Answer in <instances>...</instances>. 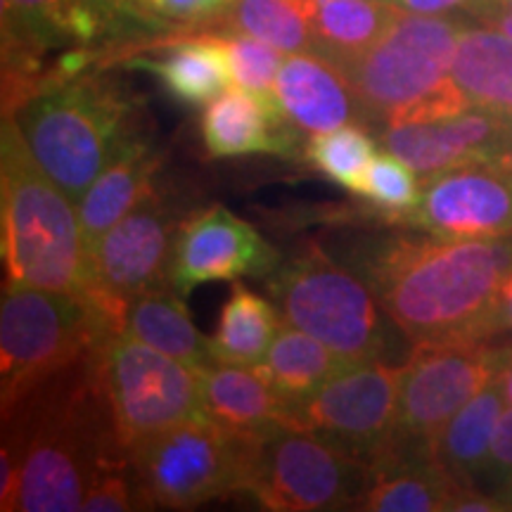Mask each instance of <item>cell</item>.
<instances>
[{
  "label": "cell",
  "mask_w": 512,
  "mask_h": 512,
  "mask_svg": "<svg viewBox=\"0 0 512 512\" xmlns=\"http://www.w3.org/2000/svg\"><path fill=\"white\" fill-rule=\"evenodd\" d=\"M313 53L349 67L373 48L399 10L389 0H304Z\"/></svg>",
  "instance_id": "484cf974"
},
{
  "label": "cell",
  "mask_w": 512,
  "mask_h": 512,
  "mask_svg": "<svg viewBox=\"0 0 512 512\" xmlns=\"http://www.w3.org/2000/svg\"><path fill=\"white\" fill-rule=\"evenodd\" d=\"M273 95L285 119L306 136L351 124L370 126L366 107L344 69L313 50L285 55Z\"/></svg>",
  "instance_id": "ac0fdd59"
},
{
  "label": "cell",
  "mask_w": 512,
  "mask_h": 512,
  "mask_svg": "<svg viewBox=\"0 0 512 512\" xmlns=\"http://www.w3.org/2000/svg\"><path fill=\"white\" fill-rule=\"evenodd\" d=\"M162 34H190L219 27L233 0H124Z\"/></svg>",
  "instance_id": "836d02e7"
},
{
  "label": "cell",
  "mask_w": 512,
  "mask_h": 512,
  "mask_svg": "<svg viewBox=\"0 0 512 512\" xmlns=\"http://www.w3.org/2000/svg\"><path fill=\"white\" fill-rule=\"evenodd\" d=\"M465 17L451 81L470 107L512 117V38L479 19Z\"/></svg>",
  "instance_id": "cb8c5ba5"
},
{
  "label": "cell",
  "mask_w": 512,
  "mask_h": 512,
  "mask_svg": "<svg viewBox=\"0 0 512 512\" xmlns=\"http://www.w3.org/2000/svg\"><path fill=\"white\" fill-rule=\"evenodd\" d=\"M501 157L508 159V162H512V131H510V136H508V143H505V147H503V155Z\"/></svg>",
  "instance_id": "7bdbcfd3"
},
{
  "label": "cell",
  "mask_w": 512,
  "mask_h": 512,
  "mask_svg": "<svg viewBox=\"0 0 512 512\" xmlns=\"http://www.w3.org/2000/svg\"><path fill=\"white\" fill-rule=\"evenodd\" d=\"M373 479L356 510L441 512L463 482L453 479L432 453L387 448L373 463Z\"/></svg>",
  "instance_id": "7402d4cb"
},
{
  "label": "cell",
  "mask_w": 512,
  "mask_h": 512,
  "mask_svg": "<svg viewBox=\"0 0 512 512\" xmlns=\"http://www.w3.org/2000/svg\"><path fill=\"white\" fill-rule=\"evenodd\" d=\"M344 363L351 361L339 358L335 351L311 337L309 332L294 328L283 320L261 366L266 368L273 387L278 389L287 406L297 411Z\"/></svg>",
  "instance_id": "f1b7e54d"
},
{
  "label": "cell",
  "mask_w": 512,
  "mask_h": 512,
  "mask_svg": "<svg viewBox=\"0 0 512 512\" xmlns=\"http://www.w3.org/2000/svg\"><path fill=\"white\" fill-rule=\"evenodd\" d=\"M505 363V349L491 347L486 339L415 347L403 363L399 415L387 448L432 453L453 415L494 382Z\"/></svg>",
  "instance_id": "7c38bea8"
},
{
  "label": "cell",
  "mask_w": 512,
  "mask_h": 512,
  "mask_svg": "<svg viewBox=\"0 0 512 512\" xmlns=\"http://www.w3.org/2000/svg\"><path fill=\"white\" fill-rule=\"evenodd\" d=\"M512 510L501 496H486L477 484H460L451 498L448 512H505Z\"/></svg>",
  "instance_id": "8d00e7d4"
},
{
  "label": "cell",
  "mask_w": 512,
  "mask_h": 512,
  "mask_svg": "<svg viewBox=\"0 0 512 512\" xmlns=\"http://www.w3.org/2000/svg\"><path fill=\"white\" fill-rule=\"evenodd\" d=\"M214 34L226 50L230 79L235 86L245 88V91L264 100H275V79H278L280 67L285 62L283 50L268 46L254 36L240 34V31L221 29Z\"/></svg>",
  "instance_id": "1f68e13d"
},
{
  "label": "cell",
  "mask_w": 512,
  "mask_h": 512,
  "mask_svg": "<svg viewBox=\"0 0 512 512\" xmlns=\"http://www.w3.org/2000/svg\"><path fill=\"white\" fill-rule=\"evenodd\" d=\"M268 292L285 323L309 332L344 361H389L394 323L375 292L316 242L280 261Z\"/></svg>",
  "instance_id": "52a82bcc"
},
{
  "label": "cell",
  "mask_w": 512,
  "mask_h": 512,
  "mask_svg": "<svg viewBox=\"0 0 512 512\" xmlns=\"http://www.w3.org/2000/svg\"><path fill=\"white\" fill-rule=\"evenodd\" d=\"M512 131V117L467 107L425 119H401L380 126L377 143L406 162L420 178L477 159L501 157Z\"/></svg>",
  "instance_id": "e0dca14e"
},
{
  "label": "cell",
  "mask_w": 512,
  "mask_h": 512,
  "mask_svg": "<svg viewBox=\"0 0 512 512\" xmlns=\"http://www.w3.org/2000/svg\"><path fill=\"white\" fill-rule=\"evenodd\" d=\"M202 418L238 437L256 439L278 427H302L264 366H214L200 373Z\"/></svg>",
  "instance_id": "ffe728a7"
},
{
  "label": "cell",
  "mask_w": 512,
  "mask_h": 512,
  "mask_svg": "<svg viewBox=\"0 0 512 512\" xmlns=\"http://www.w3.org/2000/svg\"><path fill=\"white\" fill-rule=\"evenodd\" d=\"M119 325L91 299L3 287L0 304V396L3 413L31 389L98 349Z\"/></svg>",
  "instance_id": "ba28073f"
},
{
  "label": "cell",
  "mask_w": 512,
  "mask_h": 512,
  "mask_svg": "<svg viewBox=\"0 0 512 512\" xmlns=\"http://www.w3.org/2000/svg\"><path fill=\"white\" fill-rule=\"evenodd\" d=\"M501 498L512 508V479H510V482H505V491H503Z\"/></svg>",
  "instance_id": "b9f144b4"
},
{
  "label": "cell",
  "mask_w": 512,
  "mask_h": 512,
  "mask_svg": "<svg viewBox=\"0 0 512 512\" xmlns=\"http://www.w3.org/2000/svg\"><path fill=\"white\" fill-rule=\"evenodd\" d=\"M486 470L496 472L503 482H510L512 479V406L505 408L501 418H498Z\"/></svg>",
  "instance_id": "d590c367"
},
{
  "label": "cell",
  "mask_w": 512,
  "mask_h": 512,
  "mask_svg": "<svg viewBox=\"0 0 512 512\" xmlns=\"http://www.w3.org/2000/svg\"><path fill=\"white\" fill-rule=\"evenodd\" d=\"M396 10L413 15H465L484 0H389Z\"/></svg>",
  "instance_id": "74e56055"
},
{
  "label": "cell",
  "mask_w": 512,
  "mask_h": 512,
  "mask_svg": "<svg viewBox=\"0 0 512 512\" xmlns=\"http://www.w3.org/2000/svg\"><path fill=\"white\" fill-rule=\"evenodd\" d=\"M494 3H498V5H503L505 10H510L512 12V0H494Z\"/></svg>",
  "instance_id": "ee69618b"
},
{
  "label": "cell",
  "mask_w": 512,
  "mask_h": 512,
  "mask_svg": "<svg viewBox=\"0 0 512 512\" xmlns=\"http://www.w3.org/2000/svg\"><path fill=\"white\" fill-rule=\"evenodd\" d=\"M373 465L347 448L306 430L278 427L252 439L245 491L264 510H356Z\"/></svg>",
  "instance_id": "9c48e42d"
},
{
  "label": "cell",
  "mask_w": 512,
  "mask_h": 512,
  "mask_svg": "<svg viewBox=\"0 0 512 512\" xmlns=\"http://www.w3.org/2000/svg\"><path fill=\"white\" fill-rule=\"evenodd\" d=\"M0 249L5 285L95 302L93 261L76 202L36 164L10 117L0 136Z\"/></svg>",
  "instance_id": "3957f363"
},
{
  "label": "cell",
  "mask_w": 512,
  "mask_h": 512,
  "mask_svg": "<svg viewBox=\"0 0 512 512\" xmlns=\"http://www.w3.org/2000/svg\"><path fill=\"white\" fill-rule=\"evenodd\" d=\"M491 332H494V337L503 335V332H512V268L503 278L501 290H498Z\"/></svg>",
  "instance_id": "ab89813d"
},
{
  "label": "cell",
  "mask_w": 512,
  "mask_h": 512,
  "mask_svg": "<svg viewBox=\"0 0 512 512\" xmlns=\"http://www.w3.org/2000/svg\"><path fill=\"white\" fill-rule=\"evenodd\" d=\"M86 512H121L138 510L136 484H133L131 465H112L100 470L88 486L83 498Z\"/></svg>",
  "instance_id": "e575fe53"
},
{
  "label": "cell",
  "mask_w": 512,
  "mask_h": 512,
  "mask_svg": "<svg viewBox=\"0 0 512 512\" xmlns=\"http://www.w3.org/2000/svg\"><path fill=\"white\" fill-rule=\"evenodd\" d=\"M280 266V254L264 235L233 211L214 204L178 228L169 287L185 299L197 285L216 280L264 278Z\"/></svg>",
  "instance_id": "2e32d148"
},
{
  "label": "cell",
  "mask_w": 512,
  "mask_h": 512,
  "mask_svg": "<svg viewBox=\"0 0 512 512\" xmlns=\"http://www.w3.org/2000/svg\"><path fill=\"white\" fill-rule=\"evenodd\" d=\"M280 325H283V313L273 299L259 297L249 287L235 283L221 309L216 335L211 337L216 363L261 366Z\"/></svg>",
  "instance_id": "83f0119b"
},
{
  "label": "cell",
  "mask_w": 512,
  "mask_h": 512,
  "mask_svg": "<svg viewBox=\"0 0 512 512\" xmlns=\"http://www.w3.org/2000/svg\"><path fill=\"white\" fill-rule=\"evenodd\" d=\"M98 370L128 458L157 434L202 418L200 373L128 332H114L100 344Z\"/></svg>",
  "instance_id": "8fae6325"
},
{
  "label": "cell",
  "mask_w": 512,
  "mask_h": 512,
  "mask_svg": "<svg viewBox=\"0 0 512 512\" xmlns=\"http://www.w3.org/2000/svg\"><path fill=\"white\" fill-rule=\"evenodd\" d=\"M505 408L508 403H505L501 380L496 377L441 430L432 444V456L453 479L475 484V477L486 472L498 418Z\"/></svg>",
  "instance_id": "4316f807"
},
{
  "label": "cell",
  "mask_w": 512,
  "mask_h": 512,
  "mask_svg": "<svg viewBox=\"0 0 512 512\" xmlns=\"http://www.w3.org/2000/svg\"><path fill=\"white\" fill-rule=\"evenodd\" d=\"M418 174L389 152H377L370 164L361 195L368 197L387 219L401 221L420 202L422 183Z\"/></svg>",
  "instance_id": "d6a6232c"
},
{
  "label": "cell",
  "mask_w": 512,
  "mask_h": 512,
  "mask_svg": "<svg viewBox=\"0 0 512 512\" xmlns=\"http://www.w3.org/2000/svg\"><path fill=\"white\" fill-rule=\"evenodd\" d=\"M174 211L155 190L131 209L93 254L95 302L124 332L126 306L147 290L169 285L178 235Z\"/></svg>",
  "instance_id": "5bb4252c"
},
{
  "label": "cell",
  "mask_w": 512,
  "mask_h": 512,
  "mask_svg": "<svg viewBox=\"0 0 512 512\" xmlns=\"http://www.w3.org/2000/svg\"><path fill=\"white\" fill-rule=\"evenodd\" d=\"M505 354H508V351H505ZM498 380H501V387H503V394H505V403H508V406H512V356H508V363H505V368L501 370V373H498Z\"/></svg>",
  "instance_id": "60d3db41"
},
{
  "label": "cell",
  "mask_w": 512,
  "mask_h": 512,
  "mask_svg": "<svg viewBox=\"0 0 512 512\" xmlns=\"http://www.w3.org/2000/svg\"><path fill=\"white\" fill-rule=\"evenodd\" d=\"M403 366L389 361L344 363L294 411L306 430L373 463L394 437Z\"/></svg>",
  "instance_id": "4fadbf2b"
},
{
  "label": "cell",
  "mask_w": 512,
  "mask_h": 512,
  "mask_svg": "<svg viewBox=\"0 0 512 512\" xmlns=\"http://www.w3.org/2000/svg\"><path fill=\"white\" fill-rule=\"evenodd\" d=\"M159 57H131L128 64L155 74L166 93L183 105H209L228 91L230 67L214 31H190L162 38Z\"/></svg>",
  "instance_id": "603a6c76"
},
{
  "label": "cell",
  "mask_w": 512,
  "mask_h": 512,
  "mask_svg": "<svg viewBox=\"0 0 512 512\" xmlns=\"http://www.w3.org/2000/svg\"><path fill=\"white\" fill-rule=\"evenodd\" d=\"M401 221L446 240L512 238V162L477 159L425 178Z\"/></svg>",
  "instance_id": "9a60e30c"
},
{
  "label": "cell",
  "mask_w": 512,
  "mask_h": 512,
  "mask_svg": "<svg viewBox=\"0 0 512 512\" xmlns=\"http://www.w3.org/2000/svg\"><path fill=\"white\" fill-rule=\"evenodd\" d=\"M463 15L401 12L373 48L344 67L370 124L467 110L451 81Z\"/></svg>",
  "instance_id": "8992f818"
},
{
  "label": "cell",
  "mask_w": 512,
  "mask_h": 512,
  "mask_svg": "<svg viewBox=\"0 0 512 512\" xmlns=\"http://www.w3.org/2000/svg\"><path fill=\"white\" fill-rule=\"evenodd\" d=\"M377 140L366 126H342L337 131L311 136L306 159L311 166L342 188L361 195L368 169L377 155Z\"/></svg>",
  "instance_id": "4dcf8cb0"
},
{
  "label": "cell",
  "mask_w": 512,
  "mask_h": 512,
  "mask_svg": "<svg viewBox=\"0 0 512 512\" xmlns=\"http://www.w3.org/2000/svg\"><path fill=\"white\" fill-rule=\"evenodd\" d=\"M219 27L259 38L285 55L313 48L304 0H233Z\"/></svg>",
  "instance_id": "f546056e"
},
{
  "label": "cell",
  "mask_w": 512,
  "mask_h": 512,
  "mask_svg": "<svg viewBox=\"0 0 512 512\" xmlns=\"http://www.w3.org/2000/svg\"><path fill=\"white\" fill-rule=\"evenodd\" d=\"M252 439L207 418L171 427L131 453L138 508L195 510L245 491Z\"/></svg>",
  "instance_id": "30bf717a"
},
{
  "label": "cell",
  "mask_w": 512,
  "mask_h": 512,
  "mask_svg": "<svg viewBox=\"0 0 512 512\" xmlns=\"http://www.w3.org/2000/svg\"><path fill=\"white\" fill-rule=\"evenodd\" d=\"M8 117L36 164L74 202L128 143L143 136L138 98L100 69L43 88Z\"/></svg>",
  "instance_id": "277c9868"
},
{
  "label": "cell",
  "mask_w": 512,
  "mask_h": 512,
  "mask_svg": "<svg viewBox=\"0 0 512 512\" xmlns=\"http://www.w3.org/2000/svg\"><path fill=\"white\" fill-rule=\"evenodd\" d=\"M202 140L211 157L297 155L299 131L278 102L264 100L245 88H230L214 98L202 112Z\"/></svg>",
  "instance_id": "d6986e66"
},
{
  "label": "cell",
  "mask_w": 512,
  "mask_h": 512,
  "mask_svg": "<svg viewBox=\"0 0 512 512\" xmlns=\"http://www.w3.org/2000/svg\"><path fill=\"white\" fill-rule=\"evenodd\" d=\"M3 448L17 463L10 512L83 510L88 486L100 470L131 465L119 446L98 349L60 370L3 413Z\"/></svg>",
  "instance_id": "7a4b0ae2"
},
{
  "label": "cell",
  "mask_w": 512,
  "mask_h": 512,
  "mask_svg": "<svg viewBox=\"0 0 512 512\" xmlns=\"http://www.w3.org/2000/svg\"><path fill=\"white\" fill-rule=\"evenodd\" d=\"M361 278L413 347L494 337V309L512 268L508 240L394 235L358 256Z\"/></svg>",
  "instance_id": "6da1fadb"
},
{
  "label": "cell",
  "mask_w": 512,
  "mask_h": 512,
  "mask_svg": "<svg viewBox=\"0 0 512 512\" xmlns=\"http://www.w3.org/2000/svg\"><path fill=\"white\" fill-rule=\"evenodd\" d=\"M465 15L472 19H479V22L484 24H491V27L501 29L503 34H508L512 38V12L505 10L503 5L494 3V0H484V3L475 5V8L465 12Z\"/></svg>",
  "instance_id": "f35d334b"
},
{
  "label": "cell",
  "mask_w": 512,
  "mask_h": 512,
  "mask_svg": "<svg viewBox=\"0 0 512 512\" xmlns=\"http://www.w3.org/2000/svg\"><path fill=\"white\" fill-rule=\"evenodd\" d=\"M159 166H162V152L145 136H140L128 143L119 157L88 185L81 200L76 202V209H79L83 240L91 261L102 238L155 190L152 181Z\"/></svg>",
  "instance_id": "44dd1931"
},
{
  "label": "cell",
  "mask_w": 512,
  "mask_h": 512,
  "mask_svg": "<svg viewBox=\"0 0 512 512\" xmlns=\"http://www.w3.org/2000/svg\"><path fill=\"white\" fill-rule=\"evenodd\" d=\"M124 332L197 373L216 363L211 337H204L195 328L181 294L166 285L138 294L126 306Z\"/></svg>",
  "instance_id": "d4e9b609"
},
{
  "label": "cell",
  "mask_w": 512,
  "mask_h": 512,
  "mask_svg": "<svg viewBox=\"0 0 512 512\" xmlns=\"http://www.w3.org/2000/svg\"><path fill=\"white\" fill-rule=\"evenodd\" d=\"M505 351H508V356H512V342L510 344H503Z\"/></svg>",
  "instance_id": "f6af8a7d"
},
{
  "label": "cell",
  "mask_w": 512,
  "mask_h": 512,
  "mask_svg": "<svg viewBox=\"0 0 512 512\" xmlns=\"http://www.w3.org/2000/svg\"><path fill=\"white\" fill-rule=\"evenodd\" d=\"M3 5V112L48 86L69 57L100 62L114 50L166 38L124 0H0Z\"/></svg>",
  "instance_id": "5b68a950"
}]
</instances>
